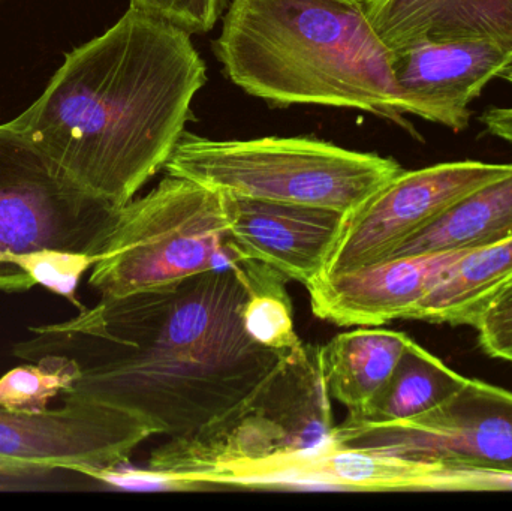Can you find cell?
Masks as SVG:
<instances>
[{"instance_id": "cell-1", "label": "cell", "mask_w": 512, "mask_h": 511, "mask_svg": "<svg viewBox=\"0 0 512 511\" xmlns=\"http://www.w3.org/2000/svg\"><path fill=\"white\" fill-rule=\"evenodd\" d=\"M246 299L239 270H212L32 327L12 354L26 362L50 354L74 360L80 378L62 401L122 408L159 435L189 437L246 401L289 353L249 338Z\"/></svg>"}, {"instance_id": "cell-2", "label": "cell", "mask_w": 512, "mask_h": 511, "mask_svg": "<svg viewBox=\"0 0 512 511\" xmlns=\"http://www.w3.org/2000/svg\"><path fill=\"white\" fill-rule=\"evenodd\" d=\"M191 33L129 6L65 54L42 95L8 122L69 179L114 209L165 167L206 86Z\"/></svg>"}, {"instance_id": "cell-3", "label": "cell", "mask_w": 512, "mask_h": 511, "mask_svg": "<svg viewBox=\"0 0 512 511\" xmlns=\"http://www.w3.org/2000/svg\"><path fill=\"white\" fill-rule=\"evenodd\" d=\"M213 47L236 86L274 107L366 111L412 135L406 116L433 122L397 83L364 0H230Z\"/></svg>"}, {"instance_id": "cell-4", "label": "cell", "mask_w": 512, "mask_h": 511, "mask_svg": "<svg viewBox=\"0 0 512 511\" xmlns=\"http://www.w3.org/2000/svg\"><path fill=\"white\" fill-rule=\"evenodd\" d=\"M330 401L318 347L303 344L230 413L153 450L144 470L153 488L236 486L258 468L327 447L336 426Z\"/></svg>"}, {"instance_id": "cell-5", "label": "cell", "mask_w": 512, "mask_h": 511, "mask_svg": "<svg viewBox=\"0 0 512 511\" xmlns=\"http://www.w3.org/2000/svg\"><path fill=\"white\" fill-rule=\"evenodd\" d=\"M164 170L236 197L351 213L403 170L312 137L210 140L186 131Z\"/></svg>"}, {"instance_id": "cell-6", "label": "cell", "mask_w": 512, "mask_h": 511, "mask_svg": "<svg viewBox=\"0 0 512 511\" xmlns=\"http://www.w3.org/2000/svg\"><path fill=\"white\" fill-rule=\"evenodd\" d=\"M242 261L228 233L224 194L167 176L117 210L89 284L101 299H117L236 269Z\"/></svg>"}, {"instance_id": "cell-7", "label": "cell", "mask_w": 512, "mask_h": 511, "mask_svg": "<svg viewBox=\"0 0 512 511\" xmlns=\"http://www.w3.org/2000/svg\"><path fill=\"white\" fill-rule=\"evenodd\" d=\"M117 210L69 179L9 123L0 125V291L35 287L9 255L60 249L98 257Z\"/></svg>"}, {"instance_id": "cell-8", "label": "cell", "mask_w": 512, "mask_h": 511, "mask_svg": "<svg viewBox=\"0 0 512 511\" xmlns=\"http://www.w3.org/2000/svg\"><path fill=\"white\" fill-rule=\"evenodd\" d=\"M331 443L417 462L512 474V392L480 380L442 404L390 423L351 420L334 426Z\"/></svg>"}, {"instance_id": "cell-9", "label": "cell", "mask_w": 512, "mask_h": 511, "mask_svg": "<svg viewBox=\"0 0 512 511\" xmlns=\"http://www.w3.org/2000/svg\"><path fill=\"white\" fill-rule=\"evenodd\" d=\"M153 435L146 420L99 402L68 399L36 413L0 405V488L56 471L89 477L126 465Z\"/></svg>"}, {"instance_id": "cell-10", "label": "cell", "mask_w": 512, "mask_h": 511, "mask_svg": "<svg viewBox=\"0 0 512 511\" xmlns=\"http://www.w3.org/2000/svg\"><path fill=\"white\" fill-rule=\"evenodd\" d=\"M511 171L512 164L474 159L400 171L346 215L321 276H336L387 260L457 201Z\"/></svg>"}, {"instance_id": "cell-11", "label": "cell", "mask_w": 512, "mask_h": 511, "mask_svg": "<svg viewBox=\"0 0 512 511\" xmlns=\"http://www.w3.org/2000/svg\"><path fill=\"white\" fill-rule=\"evenodd\" d=\"M224 203L239 254L304 287L324 273L346 218L337 210L230 194H224Z\"/></svg>"}, {"instance_id": "cell-12", "label": "cell", "mask_w": 512, "mask_h": 511, "mask_svg": "<svg viewBox=\"0 0 512 511\" xmlns=\"http://www.w3.org/2000/svg\"><path fill=\"white\" fill-rule=\"evenodd\" d=\"M393 51L403 92L432 111L433 123L454 132L468 128L471 104L490 81H512V48L489 39H426Z\"/></svg>"}, {"instance_id": "cell-13", "label": "cell", "mask_w": 512, "mask_h": 511, "mask_svg": "<svg viewBox=\"0 0 512 511\" xmlns=\"http://www.w3.org/2000/svg\"><path fill=\"white\" fill-rule=\"evenodd\" d=\"M465 254L391 258L306 285L312 312L339 327H379L412 312Z\"/></svg>"}, {"instance_id": "cell-14", "label": "cell", "mask_w": 512, "mask_h": 511, "mask_svg": "<svg viewBox=\"0 0 512 511\" xmlns=\"http://www.w3.org/2000/svg\"><path fill=\"white\" fill-rule=\"evenodd\" d=\"M453 467L417 462L330 443L318 452L265 465L239 488H325L358 492H451Z\"/></svg>"}, {"instance_id": "cell-15", "label": "cell", "mask_w": 512, "mask_h": 511, "mask_svg": "<svg viewBox=\"0 0 512 511\" xmlns=\"http://www.w3.org/2000/svg\"><path fill=\"white\" fill-rule=\"evenodd\" d=\"M364 5L391 50L426 39H489L512 48V0H364Z\"/></svg>"}, {"instance_id": "cell-16", "label": "cell", "mask_w": 512, "mask_h": 511, "mask_svg": "<svg viewBox=\"0 0 512 511\" xmlns=\"http://www.w3.org/2000/svg\"><path fill=\"white\" fill-rule=\"evenodd\" d=\"M409 341L405 333L360 327L319 345V365L330 398L345 405L348 414L363 411L390 380Z\"/></svg>"}, {"instance_id": "cell-17", "label": "cell", "mask_w": 512, "mask_h": 511, "mask_svg": "<svg viewBox=\"0 0 512 511\" xmlns=\"http://www.w3.org/2000/svg\"><path fill=\"white\" fill-rule=\"evenodd\" d=\"M512 237V171L457 201L387 260L432 254H468Z\"/></svg>"}, {"instance_id": "cell-18", "label": "cell", "mask_w": 512, "mask_h": 511, "mask_svg": "<svg viewBox=\"0 0 512 511\" xmlns=\"http://www.w3.org/2000/svg\"><path fill=\"white\" fill-rule=\"evenodd\" d=\"M512 278V237L462 255L412 312L411 320L477 326L493 297Z\"/></svg>"}, {"instance_id": "cell-19", "label": "cell", "mask_w": 512, "mask_h": 511, "mask_svg": "<svg viewBox=\"0 0 512 511\" xmlns=\"http://www.w3.org/2000/svg\"><path fill=\"white\" fill-rule=\"evenodd\" d=\"M465 381L466 377L411 339L381 392L363 411L348 414V419L369 423L409 419L442 404Z\"/></svg>"}, {"instance_id": "cell-20", "label": "cell", "mask_w": 512, "mask_h": 511, "mask_svg": "<svg viewBox=\"0 0 512 511\" xmlns=\"http://www.w3.org/2000/svg\"><path fill=\"white\" fill-rule=\"evenodd\" d=\"M239 273L248 288L242 324L249 338L273 351H292L303 342L295 333L292 303L285 290L288 279L258 261L246 260Z\"/></svg>"}, {"instance_id": "cell-21", "label": "cell", "mask_w": 512, "mask_h": 511, "mask_svg": "<svg viewBox=\"0 0 512 511\" xmlns=\"http://www.w3.org/2000/svg\"><path fill=\"white\" fill-rule=\"evenodd\" d=\"M80 369L65 356L41 357L0 377V405L14 411L48 410V404L77 383Z\"/></svg>"}, {"instance_id": "cell-22", "label": "cell", "mask_w": 512, "mask_h": 511, "mask_svg": "<svg viewBox=\"0 0 512 511\" xmlns=\"http://www.w3.org/2000/svg\"><path fill=\"white\" fill-rule=\"evenodd\" d=\"M96 261V255L60 249H39L8 257V263L23 270L35 285H41L56 296L63 297L80 311L84 306L77 299L78 284L84 273L92 270Z\"/></svg>"}, {"instance_id": "cell-23", "label": "cell", "mask_w": 512, "mask_h": 511, "mask_svg": "<svg viewBox=\"0 0 512 511\" xmlns=\"http://www.w3.org/2000/svg\"><path fill=\"white\" fill-rule=\"evenodd\" d=\"M230 0H131V8L168 21L191 35L213 30Z\"/></svg>"}, {"instance_id": "cell-24", "label": "cell", "mask_w": 512, "mask_h": 511, "mask_svg": "<svg viewBox=\"0 0 512 511\" xmlns=\"http://www.w3.org/2000/svg\"><path fill=\"white\" fill-rule=\"evenodd\" d=\"M475 330L487 356L512 363V278L484 309Z\"/></svg>"}, {"instance_id": "cell-25", "label": "cell", "mask_w": 512, "mask_h": 511, "mask_svg": "<svg viewBox=\"0 0 512 511\" xmlns=\"http://www.w3.org/2000/svg\"><path fill=\"white\" fill-rule=\"evenodd\" d=\"M487 134L512 144V107H489L480 116Z\"/></svg>"}]
</instances>
